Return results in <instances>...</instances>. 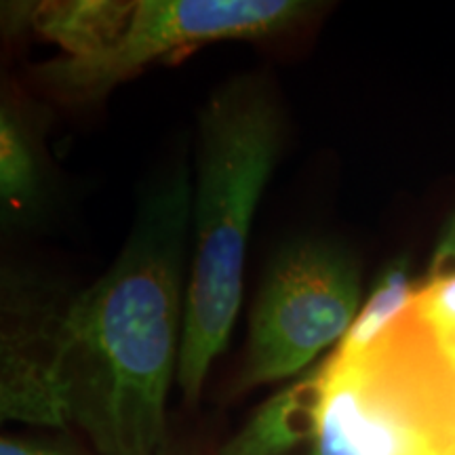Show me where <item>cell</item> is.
Segmentation results:
<instances>
[{
  "label": "cell",
  "instance_id": "cell-1",
  "mask_svg": "<svg viewBox=\"0 0 455 455\" xmlns=\"http://www.w3.org/2000/svg\"><path fill=\"white\" fill-rule=\"evenodd\" d=\"M192 178L178 163L141 196L127 241L93 284L66 298L57 378L100 455H163L184 333Z\"/></svg>",
  "mask_w": 455,
  "mask_h": 455
},
{
  "label": "cell",
  "instance_id": "cell-2",
  "mask_svg": "<svg viewBox=\"0 0 455 455\" xmlns=\"http://www.w3.org/2000/svg\"><path fill=\"white\" fill-rule=\"evenodd\" d=\"M283 133L276 93L253 74L226 81L198 114L192 255L178 363L186 401L201 396L241 312L249 235L275 173Z\"/></svg>",
  "mask_w": 455,
  "mask_h": 455
},
{
  "label": "cell",
  "instance_id": "cell-3",
  "mask_svg": "<svg viewBox=\"0 0 455 455\" xmlns=\"http://www.w3.org/2000/svg\"><path fill=\"white\" fill-rule=\"evenodd\" d=\"M361 310V270L329 238L284 244L264 275L249 315L244 388L281 382L350 331Z\"/></svg>",
  "mask_w": 455,
  "mask_h": 455
},
{
  "label": "cell",
  "instance_id": "cell-4",
  "mask_svg": "<svg viewBox=\"0 0 455 455\" xmlns=\"http://www.w3.org/2000/svg\"><path fill=\"white\" fill-rule=\"evenodd\" d=\"M312 9L301 0H135L129 28L110 49L47 61L34 68L32 78L61 104H95L148 66L218 41L275 36Z\"/></svg>",
  "mask_w": 455,
  "mask_h": 455
},
{
  "label": "cell",
  "instance_id": "cell-5",
  "mask_svg": "<svg viewBox=\"0 0 455 455\" xmlns=\"http://www.w3.org/2000/svg\"><path fill=\"white\" fill-rule=\"evenodd\" d=\"M66 298L3 281L0 331V418L44 428L70 424L57 378V327Z\"/></svg>",
  "mask_w": 455,
  "mask_h": 455
},
{
  "label": "cell",
  "instance_id": "cell-6",
  "mask_svg": "<svg viewBox=\"0 0 455 455\" xmlns=\"http://www.w3.org/2000/svg\"><path fill=\"white\" fill-rule=\"evenodd\" d=\"M135 13V0H51L4 4L9 30H32L66 57H93L123 36Z\"/></svg>",
  "mask_w": 455,
  "mask_h": 455
},
{
  "label": "cell",
  "instance_id": "cell-7",
  "mask_svg": "<svg viewBox=\"0 0 455 455\" xmlns=\"http://www.w3.org/2000/svg\"><path fill=\"white\" fill-rule=\"evenodd\" d=\"M327 392V361L261 405L218 455H291L315 443Z\"/></svg>",
  "mask_w": 455,
  "mask_h": 455
},
{
  "label": "cell",
  "instance_id": "cell-8",
  "mask_svg": "<svg viewBox=\"0 0 455 455\" xmlns=\"http://www.w3.org/2000/svg\"><path fill=\"white\" fill-rule=\"evenodd\" d=\"M41 201V163L24 118L4 104L0 112V203L4 224L26 221Z\"/></svg>",
  "mask_w": 455,
  "mask_h": 455
},
{
  "label": "cell",
  "instance_id": "cell-9",
  "mask_svg": "<svg viewBox=\"0 0 455 455\" xmlns=\"http://www.w3.org/2000/svg\"><path fill=\"white\" fill-rule=\"evenodd\" d=\"M415 299L407 258L392 259L375 278L365 304L361 306L350 331L339 341V355H358L378 341L405 315Z\"/></svg>",
  "mask_w": 455,
  "mask_h": 455
},
{
  "label": "cell",
  "instance_id": "cell-10",
  "mask_svg": "<svg viewBox=\"0 0 455 455\" xmlns=\"http://www.w3.org/2000/svg\"><path fill=\"white\" fill-rule=\"evenodd\" d=\"M455 281V215L447 221L445 230L436 243L435 255L430 261L428 281L426 283H447Z\"/></svg>",
  "mask_w": 455,
  "mask_h": 455
},
{
  "label": "cell",
  "instance_id": "cell-11",
  "mask_svg": "<svg viewBox=\"0 0 455 455\" xmlns=\"http://www.w3.org/2000/svg\"><path fill=\"white\" fill-rule=\"evenodd\" d=\"M0 455H74L64 447L49 445L43 441L17 439V436H3L0 441Z\"/></svg>",
  "mask_w": 455,
  "mask_h": 455
}]
</instances>
